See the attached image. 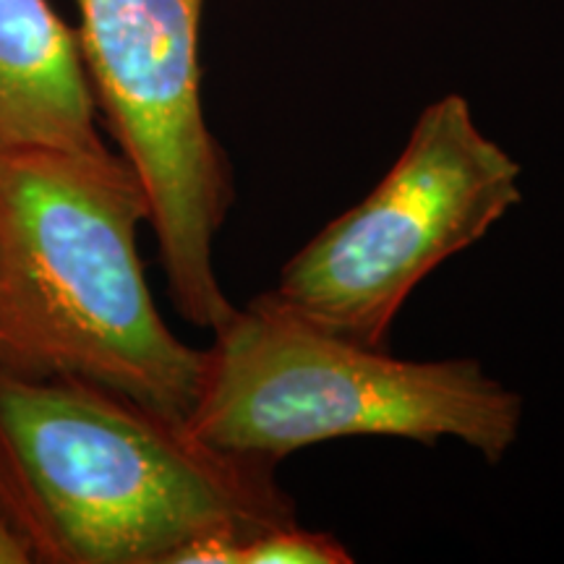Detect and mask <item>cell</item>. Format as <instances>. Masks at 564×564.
I'll return each mask as SVG.
<instances>
[{
    "instance_id": "cell-4",
    "label": "cell",
    "mask_w": 564,
    "mask_h": 564,
    "mask_svg": "<svg viewBox=\"0 0 564 564\" xmlns=\"http://www.w3.org/2000/svg\"><path fill=\"white\" fill-rule=\"evenodd\" d=\"M76 40L116 152L150 204V228L175 312L215 329L232 306L215 243L232 202L228 152L202 102V17L207 0H74Z\"/></svg>"
},
{
    "instance_id": "cell-1",
    "label": "cell",
    "mask_w": 564,
    "mask_h": 564,
    "mask_svg": "<svg viewBox=\"0 0 564 564\" xmlns=\"http://www.w3.org/2000/svg\"><path fill=\"white\" fill-rule=\"evenodd\" d=\"M278 465L110 387L0 366V505L32 562L171 564L202 535L295 523Z\"/></svg>"
},
{
    "instance_id": "cell-8",
    "label": "cell",
    "mask_w": 564,
    "mask_h": 564,
    "mask_svg": "<svg viewBox=\"0 0 564 564\" xmlns=\"http://www.w3.org/2000/svg\"><path fill=\"white\" fill-rule=\"evenodd\" d=\"M32 554L26 541L21 539L17 525L6 514L3 505H0V564H30Z\"/></svg>"
},
{
    "instance_id": "cell-5",
    "label": "cell",
    "mask_w": 564,
    "mask_h": 564,
    "mask_svg": "<svg viewBox=\"0 0 564 564\" xmlns=\"http://www.w3.org/2000/svg\"><path fill=\"white\" fill-rule=\"evenodd\" d=\"M520 175L470 102L444 95L421 110L382 181L295 251L270 293L329 333L390 348L415 288L523 202Z\"/></svg>"
},
{
    "instance_id": "cell-6",
    "label": "cell",
    "mask_w": 564,
    "mask_h": 564,
    "mask_svg": "<svg viewBox=\"0 0 564 564\" xmlns=\"http://www.w3.org/2000/svg\"><path fill=\"white\" fill-rule=\"evenodd\" d=\"M34 147L108 144L74 26L51 0H0V154Z\"/></svg>"
},
{
    "instance_id": "cell-3",
    "label": "cell",
    "mask_w": 564,
    "mask_h": 564,
    "mask_svg": "<svg viewBox=\"0 0 564 564\" xmlns=\"http://www.w3.org/2000/svg\"><path fill=\"white\" fill-rule=\"evenodd\" d=\"M186 426L212 447L282 463L329 440H457L502 463L523 398L474 358L411 361L319 327L267 291L212 329Z\"/></svg>"
},
{
    "instance_id": "cell-2",
    "label": "cell",
    "mask_w": 564,
    "mask_h": 564,
    "mask_svg": "<svg viewBox=\"0 0 564 564\" xmlns=\"http://www.w3.org/2000/svg\"><path fill=\"white\" fill-rule=\"evenodd\" d=\"M150 204L110 147L0 154V366L110 387L186 421L204 350L162 319L139 253Z\"/></svg>"
},
{
    "instance_id": "cell-7",
    "label": "cell",
    "mask_w": 564,
    "mask_h": 564,
    "mask_svg": "<svg viewBox=\"0 0 564 564\" xmlns=\"http://www.w3.org/2000/svg\"><path fill=\"white\" fill-rule=\"evenodd\" d=\"M348 546L333 533L308 531L299 520L243 541L238 564H350Z\"/></svg>"
}]
</instances>
